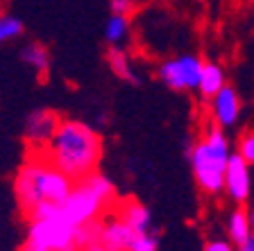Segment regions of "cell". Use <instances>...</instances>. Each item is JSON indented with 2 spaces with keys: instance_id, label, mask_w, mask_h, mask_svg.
Masks as SVG:
<instances>
[{
  "instance_id": "cell-1",
  "label": "cell",
  "mask_w": 254,
  "mask_h": 251,
  "mask_svg": "<svg viewBox=\"0 0 254 251\" xmlns=\"http://www.w3.org/2000/svg\"><path fill=\"white\" fill-rule=\"evenodd\" d=\"M102 152L105 145H102L100 131L84 120L64 118V115L55 136L43 150V154L73 181L98 172Z\"/></svg>"
},
{
  "instance_id": "cell-2",
  "label": "cell",
  "mask_w": 254,
  "mask_h": 251,
  "mask_svg": "<svg viewBox=\"0 0 254 251\" xmlns=\"http://www.w3.org/2000/svg\"><path fill=\"white\" fill-rule=\"evenodd\" d=\"M73 179L64 174L43 152H27L11 181L14 199L23 217H30L46 204H62L73 188Z\"/></svg>"
},
{
  "instance_id": "cell-3",
  "label": "cell",
  "mask_w": 254,
  "mask_h": 251,
  "mask_svg": "<svg viewBox=\"0 0 254 251\" xmlns=\"http://www.w3.org/2000/svg\"><path fill=\"white\" fill-rule=\"evenodd\" d=\"M234 154L232 141L227 131L216 122L204 120L202 131L189 147L190 172L195 179L197 188L206 197H220L225 190V170Z\"/></svg>"
},
{
  "instance_id": "cell-4",
  "label": "cell",
  "mask_w": 254,
  "mask_h": 251,
  "mask_svg": "<svg viewBox=\"0 0 254 251\" xmlns=\"http://www.w3.org/2000/svg\"><path fill=\"white\" fill-rule=\"evenodd\" d=\"M116 201L118 197L114 181L102 172H93L73 183L68 197L59 204V208L75 226L82 229L102 222L114 210Z\"/></svg>"
},
{
  "instance_id": "cell-5",
  "label": "cell",
  "mask_w": 254,
  "mask_h": 251,
  "mask_svg": "<svg viewBox=\"0 0 254 251\" xmlns=\"http://www.w3.org/2000/svg\"><path fill=\"white\" fill-rule=\"evenodd\" d=\"M27 220L25 242L43 251H77L82 249V229L62 213L59 204L37 208Z\"/></svg>"
},
{
  "instance_id": "cell-6",
  "label": "cell",
  "mask_w": 254,
  "mask_h": 251,
  "mask_svg": "<svg viewBox=\"0 0 254 251\" xmlns=\"http://www.w3.org/2000/svg\"><path fill=\"white\" fill-rule=\"evenodd\" d=\"M202 66H204V59L200 54L184 52L170 59H161L154 66V75L175 93H195L197 84H200Z\"/></svg>"
},
{
  "instance_id": "cell-7",
  "label": "cell",
  "mask_w": 254,
  "mask_h": 251,
  "mask_svg": "<svg viewBox=\"0 0 254 251\" xmlns=\"http://www.w3.org/2000/svg\"><path fill=\"white\" fill-rule=\"evenodd\" d=\"M59 120H62V115L48 106L30 111L23 122V143H25L27 152H43L50 138L55 136Z\"/></svg>"
},
{
  "instance_id": "cell-8",
  "label": "cell",
  "mask_w": 254,
  "mask_h": 251,
  "mask_svg": "<svg viewBox=\"0 0 254 251\" xmlns=\"http://www.w3.org/2000/svg\"><path fill=\"white\" fill-rule=\"evenodd\" d=\"M252 193H254V167L234 152L227 163V170H225V190H222V195L232 204L245 206L252 199Z\"/></svg>"
},
{
  "instance_id": "cell-9",
  "label": "cell",
  "mask_w": 254,
  "mask_h": 251,
  "mask_svg": "<svg viewBox=\"0 0 254 251\" xmlns=\"http://www.w3.org/2000/svg\"><path fill=\"white\" fill-rule=\"evenodd\" d=\"M241 113H243V102L241 95L234 86H222L211 100H206V120L216 122L222 129H234L241 122Z\"/></svg>"
},
{
  "instance_id": "cell-10",
  "label": "cell",
  "mask_w": 254,
  "mask_h": 251,
  "mask_svg": "<svg viewBox=\"0 0 254 251\" xmlns=\"http://www.w3.org/2000/svg\"><path fill=\"white\" fill-rule=\"evenodd\" d=\"M134 236H136V231L125 220H121L114 210L100 222V229H98V242L111 251H127Z\"/></svg>"
},
{
  "instance_id": "cell-11",
  "label": "cell",
  "mask_w": 254,
  "mask_h": 251,
  "mask_svg": "<svg viewBox=\"0 0 254 251\" xmlns=\"http://www.w3.org/2000/svg\"><path fill=\"white\" fill-rule=\"evenodd\" d=\"M114 213H116L121 220H125L136 233L154 231L152 229V213H150L148 206L143 204V201H138L136 197L118 199L116 206H114Z\"/></svg>"
},
{
  "instance_id": "cell-12",
  "label": "cell",
  "mask_w": 254,
  "mask_h": 251,
  "mask_svg": "<svg viewBox=\"0 0 254 251\" xmlns=\"http://www.w3.org/2000/svg\"><path fill=\"white\" fill-rule=\"evenodd\" d=\"M107 66H109L111 75L125 84H136L138 82V68L134 61L132 52L127 50V46H114L107 48Z\"/></svg>"
},
{
  "instance_id": "cell-13",
  "label": "cell",
  "mask_w": 254,
  "mask_h": 251,
  "mask_svg": "<svg viewBox=\"0 0 254 251\" xmlns=\"http://www.w3.org/2000/svg\"><path fill=\"white\" fill-rule=\"evenodd\" d=\"M21 61L25 63L27 68L37 77H48L50 68H53V57H50V50L43 46L41 41H25L21 46V52H18Z\"/></svg>"
},
{
  "instance_id": "cell-14",
  "label": "cell",
  "mask_w": 254,
  "mask_h": 251,
  "mask_svg": "<svg viewBox=\"0 0 254 251\" xmlns=\"http://www.w3.org/2000/svg\"><path fill=\"white\" fill-rule=\"evenodd\" d=\"M102 39H105L107 48L127 46V43L132 41V16L109 11L105 27H102Z\"/></svg>"
},
{
  "instance_id": "cell-15",
  "label": "cell",
  "mask_w": 254,
  "mask_h": 251,
  "mask_svg": "<svg viewBox=\"0 0 254 251\" xmlns=\"http://www.w3.org/2000/svg\"><path fill=\"white\" fill-rule=\"evenodd\" d=\"M222 86H227V73L222 68L220 63L216 61H206L204 59V66H202V75H200V84H197V91L195 93L200 95V100H211Z\"/></svg>"
},
{
  "instance_id": "cell-16",
  "label": "cell",
  "mask_w": 254,
  "mask_h": 251,
  "mask_svg": "<svg viewBox=\"0 0 254 251\" xmlns=\"http://www.w3.org/2000/svg\"><path fill=\"white\" fill-rule=\"evenodd\" d=\"M225 231L227 238L238 245L241 240H245L248 236H252V224H250V210L241 204H232L227 217H225Z\"/></svg>"
},
{
  "instance_id": "cell-17",
  "label": "cell",
  "mask_w": 254,
  "mask_h": 251,
  "mask_svg": "<svg viewBox=\"0 0 254 251\" xmlns=\"http://www.w3.org/2000/svg\"><path fill=\"white\" fill-rule=\"evenodd\" d=\"M25 37V25L16 14L0 9V46H9V43L21 41Z\"/></svg>"
},
{
  "instance_id": "cell-18",
  "label": "cell",
  "mask_w": 254,
  "mask_h": 251,
  "mask_svg": "<svg viewBox=\"0 0 254 251\" xmlns=\"http://www.w3.org/2000/svg\"><path fill=\"white\" fill-rule=\"evenodd\" d=\"M234 152H236L241 158H245V161L254 167V129H245L238 134Z\"/></svg>"
},
{
  "instance_id": "cell-19",
  "label": "cell",
  "mask_w": 254,
  "mask_h": 251,
  "mask_svg": "<svg viewBox=\"0 0 254 251\" xmlns=\"http://www.w3.org/2000/svg\"><path fill=\"white\" fill-rule=\"evenodd\" d=\"M202 251H236V245L229 240L227 236L220 238V236H213L202 245Z\"/></svg>"
},
{
  "instance_id": "cell-20",
  "label": "cell",
  "mask_w": 254,
  "mask_h": 251,
  "mask_svg": "<svg viewBox=\"0 0 254 251\" xmlns=\"http://www.w3.org/2000/svg\"><path fill=\"white\" fill-rule=\"evenodd\" d=\"M143 0H111L109 11H116V14H127L132 16L136 11V7L141 5Z\"/></svg>"
},
{
  "instance_id": "cell-21",
  "label": "cell",
  "mask_w": 254,
  "mask_h": 251,
  "mask_svg": "<svg viewBox=\"0 0 254 251\" xmlns=\"http://www.w3.org/2000/svg\"><path fill=\"white\" fill-rule=\"evenodd\" d=\"M236 251H254V233L236 245Z\"/></svg>"
},
{
  "instance_id": "cell-22",
  "label": "cell",
  "mask_w": 254,
  "mask_h": 251,
  "mask_svg": "<svg viewBox=\"0 0 254 251\" xmlns=\"http://www.w3.org/2000/svg\"><path fill=\"white\" fill-rule=\"evenodd\" d=\"M77 251H111V249H107V247L100 245V242H93V245H86V247H82V249H77Z\"/></svg>"
},
{
  "instance_id": "cell-23",
  "label": "cell",
  "mask_w": 254,
  "mask_h": 251,
  "mask_svg": "<svg viewBox=\"0 0 254 251\" xmlns=\"http://www.w3.org/2000/svg\"><path fill=\"white\" fill-rule=\"evenodd\" d=\"M21 251H43V249H37V247H32V245H27V242H23Z\"/></svg>"
},
{
  "instance_id": "cell-24",
  "label": "cell",
  "mask_w": 254,
  "mask_h": 251,
  "mask_svg": "<svg viewBox=\"0 0 254 251\" xmlns=\"http://www.w3.org/2000/svg\"><path fill=\"white\" fill-rule=\"evenodd\" d=\"M250 224H252V233H254V206H250Z\"/></svg>"
}]
</instances>
